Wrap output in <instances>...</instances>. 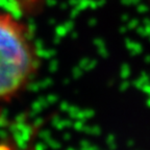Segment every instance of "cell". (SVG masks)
I'll return each instance as SVG.
<instances>
[{
	"label": "cell",
	"instance_id": "cell-1",
	"mask_svg": "<svg viewBox=\"0 0 150 150\" xmlns=\"http://www.w3.org/2000/svg\"><path fill=\"white\" fill-rule=\"evenodd\" d=\"M40 66L27 26L7 13H0V102L21 93Z\"/></svg>",
	"mask_w": 150,
	"mask_h": 150
}]
</instances>
